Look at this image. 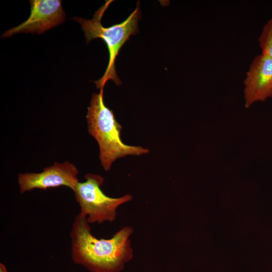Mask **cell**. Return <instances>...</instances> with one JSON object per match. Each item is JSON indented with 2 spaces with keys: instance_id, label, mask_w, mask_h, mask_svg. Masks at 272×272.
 Segmentation results:
<instances>
[{
  "instance_id": "1",
  "label": "cell",
  "mask_w": 272,
  "mask_h": 272,
  "mask_svg": "<svg viewBox=\"0 0 272 272\" xmlns=\"http://www.w3.org/2000/svg\"><path fill=\"white\" fill-rule=\"evenodd\" d=\"M89 224L80 213L75 219L70 233L73 260L90 272H120L133 258V228L126 226L109 239H98Z\"/></svg>"
},
{
  "instance_id": "2",
  "label": "cell",
  "mask_w": 272,
  "mask_h": 272,
  "mask_svg": "<svg viewBox=\"0 0 272 272\" xmlns=\"http://www.w3.org/2000/svg\"><path fill=\"white\" fill-rule=\"evenodd\" d=\"M86 118L89 132L99 145V159L105 171L109 170L118 158L149 153L148 149L127 145L122 142V126L116 121L113 111L105 105L103 90L92 95Z\"/></svg>"
},
{
  "instance_id": "3",
  "label": "cell",
  "mask_w": 272,
  "mask_h": 272,
  "mask_svg": "<svg viewBox=\"0 0 272 272\" xmlns=\"http://www.w3.org/2000/svg\"><path fill=\"white\" fill-rule=\"evenodd\" d=\"M105 4L97 10L92 19H86L80 17L72 18L80 24L84 33L86 43L96 38L102 39L106 43L109 52V60L103 76L94 81L97 88L103 90L105 83L109 80L119 85L121 81L115 71V62L121 48L132 35L139 32L138 21L141 17L140 2L135 9L120 23L108 27L101 23L103 16L112 1H106Z\"/></svg>"
},
{
  "instance_id": "4",
  "label": "cell",
  "mask_w": 272,
  "mask_h": 272,
  "mask_svg": "<svg viewBox=\"0 0 272 272\" xmlns=\"http://www.w3.org/2000/svg\"><path fill=\"white\" fill-rule=\"evenodd\" d=\"M85 178V181L79 182L74 191L80 207V213L86 217L89 224L114 221L118 208L131 201L132 196L127 194L117 198L109 197L100 188L104 182L103 177L87 173Z\"/></svg>"
},
{
  "instance_id": "5",
  "label": "cell",
  "mask_w": 272,
  "mask_h": 272,
  "mask_svg": "<svg viewBox=\"0 0 272 272\" xmlns=\"http://www.w3.org/2000/svg\"><path fill=\"white\" fill-rule=\"evenodd\" d=\"M78 173L77 167L67 161L55 163L40 173H20L18 182L20 193L34 189H46L61 186H67L74 191L79 182Z\"/></svg>"
},
{
  "instance_id": "6",
  "label": "cell",
  "mask_w": 272,
  "mask_h": 272,
  "mask_svg": "<svg viewBox=\"0 0 272 272\" xmlns=\"http://www.w3.org/2000/svg\"><path fill=\"white\" fill-rule=\"evenodd\" d=\"M30 14L18 26L6 31L2 37L7 38L20 33L40 34L63 23L65 19L60 0H31Z\"/></svg>"
},
{
  "instance_id": "7",
  "label": "cell",
  "mask_w": 272,
  "mask_h": 272,
  "mask_svg": "<svg viewBox=\"0 0 272 272\" xmlns=\"http://www.w3.org/2000/svg\"><path fill=\"white\" fill-rule=\"evenodd\" d=\"M245 106L272 97V58L261 53L255 57L243 82Z\"/></svg>"
},
{
  "instance_id": "8",
  "label": "cell",
  "mask_w": 272,
  "mask_h": 272,
  "mask_svg": "<svg viewBox=\"0 0 272 272\" xmlns=\"http://www.w3.org/2000/svg\"><path fill=\"white\" fill-rule=\"evenodd\" d=\"M258 40L262 53L272 58V17L264 25Z\"/></svg>"
},
{
  "instance_id": "9",
  "label": "cell",
  "mask_w": 272,
  "mask_h": 272,
  "mask_svg": "<svg viewBox=\"0 0 272 272\" xmlns=\"http://www.w3.org/2000/svg\"><path fill=\"white\" fill-rule=\"evenodd\" d=\"M0 272H8L6 267L2 263H0Z\"/></svg>"
}]
</instances>
